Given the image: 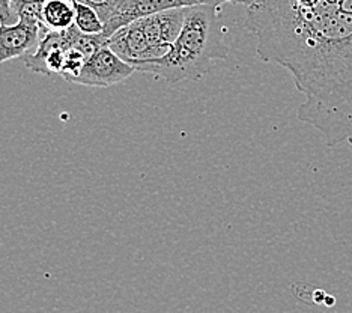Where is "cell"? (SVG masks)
Listing matches in <instances>:
<instances>
[{"label":"cell","instance_id":"cell-1","mask_svg":"<svg viewBox=\"0 0 352 313\" xmlns=\"http://www.w3.org/2000/svg\"><path fill=\"white\" fill-rule=\"evenodd\" d=\"M245 26L256 54L291 72L298 118L330 148L352 144V12L343 0H256Z\"/></svg>","mask_w":352,"mask_h":313},{"label":"cell","instance_id":"cell-2","mask_svg":"<svg viewBox=\"0 0 352 313\" xmlns=\"http://www.w3.org/2000/svg\"><path fill=\"white\" fill-rule=\"evenodd\" d=\"M221 6L186 8V19L176 41L163 58L135 67V71L166 80L169 85L199 80L210 72L214 61L229 56L226 28L220 21Z\"/></svg>","mask_w":352,"mask_h":313},{"label":"cell","instance_id":"cell-3","mask_svg":"<svg viewBox=\"0 0 352 313\" xmlns=\"http://www.w3.org/2000/svg\"><path fill=\"white\" fill-rule=\"evenodd\" d=\"M135 72L131 63L111 50L106 44L98 48L89 59L86 61L80 74L73 80V85L91 87H109L125 82Z\"/></svg>","mask_w":352,"mask_h":313},{"label":"cell","instance_id":"cell-4","mask_svg":"<svg viewBox=\"0 0 352 313\" xmlns=\"http://www.w3.org/2000/svg\"><path fill=\"white\" fill-rule=\"evenodd\" d=\"M225 3H230V0H124L118 12L113 15V19H110L106 23L101 35L109 39L118 29L152 14L169 10H184V8L201 5L221 6Z\"/></svg>","mask_w":352,"mask_h":313},{"label":"cell","instance_id":"cell-5","mask_svg":"<svg viewBox=\"0 0 352 313\" xmlns=\"http://www.w3.org/2000/svg\"><path fill=\"white\" fill-rule=\"evenodd\" d=\"M73 36L74 26L63 32H44L35 50L23 58L25 65L36 74L50 76L56 72L60 76L68 50L73 45Z\"/></svg>","mask_w":352,"mask_h":313},{"label":"cell","instance_id":"cell-6","mask_svg":"<svg viewBox=\"0 0 352 313\" xmlns=\"http://www.w3.org/2000/svg\"><path fill=\"white\" fill-rule=\"evenodd\" d=\"M44 32L47 29L41 24L23 17L14 24L0 23V65L34 52Z\"/></svg>","mask_w":352,"mask_h":313},{"label":"cell","instance_id":"cell-7","mask_svg":"<svg viewBox=\"0 0 352 313\" xmlns=\"http://www.w3.org/2000/svg\"><path fill=\"white\" fill-rule=\"evenodd\" d=\"M76 0H43V24L47 30L63 32L74 26Z\"/></svg>","mask_w":352,"mask_h":313},{"label":"cell","instance_id":"cell-8","mask_svg":"<svg viewBox=\"0 0 352 313\" xmlns=\"http://www.w3.org/2000/svg\"><path fill=\"white\" fill-rule=\"evenodd\" d=\"M74 26L85 35H101L104 32V21L98 12L89 5L76 2Z\"/></svg>","mask_w":352,"mask_h":313},{"label":"cell","instance_id":"cell-9","mask_svg":"<svg viewBox=\"0 0 352 313\" xmlns=\"http://www.w3.org/2000/svg\"><path fill=\"white\" fill-rule=\"evenodd\" d=\"M76 2L89 5L91 8H94L104 21V26H106V23L110 19H113V15L118 12L119 6L122 5L124 0H76Z\"/></svg>","mask_w":352,"mask_h":313},{"label":"cell","instance_id":"cell-10","mask_svg":"<svg viewBox=\"0 0 352 313\" xmlns=\"http://www.w3.org/2000/svg\"><path fill=\"white\" fill-rule=\"evenodd\" d=\"M19 20L17 14L14 12L12 0H0V23L14 24Z\"/></svg>","mask_w":352,"mask_h":313},{"label":"cell","instance_id":"cell-11","mask_svg":"<svg viewBox=\"0 0 352 313\" xmlns=\"http://www.w3.org/2000/svg\"><path fill=\"white\" fill-rule=\"evenodd\" d=\"M253 2H256V0H230V3H241V5H245V6L252 5Z\"/></svg>","mask_w":352,"mask_h":313},{"label":"cell","instance_id":"cell-12","mask_svg":"<svg viewBox=\"0 0 352 313\" xmlns=\"http://www.w3.org/2000/svg\"><path fill=\"white\" fill-rule=\"evenodd\" d=\"M30 2H43V0H12V3H30Z\"/></svg>","mask_w":352,"mask_h":313}]
</instances>
